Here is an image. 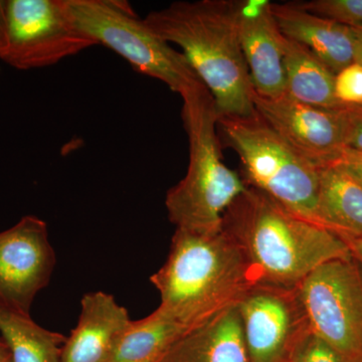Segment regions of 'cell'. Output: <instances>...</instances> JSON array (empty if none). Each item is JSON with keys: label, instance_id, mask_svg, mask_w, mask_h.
Instances as JSON below:
<instances>
[{"label": "cell", "instance_id": "8992f818", "mask_svg": "<svg viewBox=\"0 0 362 362\" xmlns=\"http://www.w3.org/2000/svg\"><path fill=\"white\" fill-rule=\"evenodd\" d=\"M66 4L90 39L122 57L138 73L161 81L180 97L204 85L185 54L138 18L127 2L66 0Z\"/></svg>", "mask_w": 362, "mask_h": 362}, {"label": "cell", "instance_id": "83f0119b", "mask_svg": "<svg viewBox=\"0 0 362 362\" xmlns=\"http://www.w3.org/2000/svg\"><path fill=\"white\" fill-rule=\"evenodd\" d=\"M0 362H13L11 351L4 339H0Z\"/></svg>", "mask_w": 362, "mask_h": 362}, {"label": "cell", "instance_id": "d6986e66", "mask_svg": "<svg viewBox=\"0 0 362 362\" xmlns=\"http://www.w3.org/2000/svg\"><path fill=\"white\" fill-rule=\"evenodd\" d=\"M0 333L13 362H61L65 335L45 329L28 314L0 304Z\"/></svg>", "mask_w": 362, "mask_h": 362}, {"label": "cell", "instance_id": "cb8c5ba5", "mask_svg": "<svg viewBox=\"0 0 362 362\" xmlns=\"http://www.w3.org/2000/svg\"><path fill=\"white\" fill-rule=\"evenodd\" d=\"M337 164L362 185V154L345 149Z\"/></svg>", "mask_w": 362, "mask_h": 362}, {"label": "cell", "instance_id": "52a82bcc", "mask_svg": "<svg viewBox=\"0 0 362 362\" xmlns=\"http://www.w3.org/2000/svg\"><path fill=\"white\" fill-rule=\"evenodd\" d=\"M312 333L345 362H362V267L356 259L327 262L297 287Z\"/></svg>", "mask_w": 362, "mask_h": 362}, {"label": "cell", "instance_id": "9a60e30c", "mask_svg": "<svg viewBox=\"0 0 362 362\" xmlns=\"http://www.w3.org/2000/svg\"><path fill=\"white\" fill-rule=\"evenodd\" d=\"M160 362H250L237 305L188 331Z\"/></svg>", "mask_w": 362, "mask_h": 362}, {"label": "cell", "instance_id": "ffe728a7", "mask_svg": "<svg viewBox=\"0 0 362 362\" xmlns=\"http://www.w3.org/2000/svg\"><path fill=\"white\" fill-rule=\"evenodd\" d=\"M309 13L349 28H362V0H312L297 2Z\"/></svg>", "mask_w": 362, "mask_h": 362}, {"label": "cell", "instance_id": "277c9868", "mask_svg": "<svg viewBox=\"0 0 362 362\" xmlns=\"http://www.w3.org/2000/svg\"><path fill=\"white\" fill-rule=\"evenodd\" d=\"M181 99L189 162L183 180L166 194L168 218L176 230L216 233L223 228L226 209L247 185L223 160L218 137V115L206 86L188 90Z\"/></svg>", "mask_w": 362, "mask_h": 362}, {"label": "cell", "instance_id": "5bb4252c", "mask_svg": "<svg viewBox=\"0 0 362 362\" xmlns=\"http://www.w3.org/2000/svg\"><path fill=\"white\" fill-rule=\"evenodd\" d=\"M281 33L304 45L334 75L356 63V42L349 26L305 11L297 2L272 4Z\"/></svg>", "mask_w": 362, "mask_h": 362}, {"label": "cell", "instance_id": "ba28073f", "mask_svg": "<svg viewBox=\"0 0 362 362\" xmlns=\"http://www.w3.org/2000/svg\"><path fill=\"white\" fill-rule=\"evenodd\" d=\"M7 21L0 59L16 70L54 66L97 45L75 23L66 0H7Z\"/></svg>", "mask_w": 362, "mask_h": 362}, {"label": "cell", "instance_id": "5b68a950", "mask_svg": "<svg viewBox=\"0 0 362 362\" xmlns=\"http://www.w3.org/2000/svg\"><path fill=\"white\" fill-rule=\"evenodd\" d=\"M218 129L237 152L247 187L319 225L320 169L298 153L257 112L250 117L218 118Z\"/></svg>", "mask_w": 362, "mask_h": 362}, {"label": "cell", "instance_id": "8fae6325", "mask_svg": "<svg viewBox=\"0 0 362 362\" xmlns=\"http://www.w3.org/2000/svg\"><path fill=\"white\" fill-rule=\"evenodd\" d=\"M252 99L257 113L316 168H327L339 161L346 149L340 110L315 108L287 95L269 99L254 90Z\"/></svg>", "mask_w": 362, "mask_h": 362}, {"label": "cell", "instance_id": "2e32d148", "mask_svg": "<svg viewBox=\"0 0 362 362\" xmlns=\"http://www.w3.org/2000/svg\"><path fill=\"white\" fill-rule=\"evenodd\" d=\"M318 221L341 238H362V185L337 164L320 169Z\"/></svg>", "mask_w": 362, "mask_h": 362}, {"label": "cell", "instance_id": "4316f807", "mask_svg": "<svg viewBox=\"0 0 362 362\" xmlns=\"http://www.w3.org/2000/svg\"><path fill=\"white\" fill-rule=\"evenodd\" d=\"M356 42V63L362 66V28H351Z\"/></svg>", "mask_w": 362, "mask_h": 362}, {"label": "cell", "instance_id": "603a6c76", "mask_svg": "<svg viewBox=\"0 0 362 362\" xmlns=\"http://www.w3.org/2000/svg\"><path fill=\"white\" fill-rule=\"evenodd\" d=\"M345 148L362 154V107L340 110Z\"/></svg>", "mask_w": 362, "mask_h": 362}, {"label": "cell", "instance_id": "7c38bea8", "mask_svg": "<svg viewBox=\"0 0 362 362\" xmlns=\"http://www.w3.org/2000/svg\"><path fill=\"white\" fill-rule=\"evenodd\" d=\"M238 35L252 90L276 99L286 95L284 35L268 0H238Z\"/></svg>", "mask_w": 362, "mask_h": 362}, {"label": "cell", "instance_id": "7402d4cb", "mask_svg": "<svg viewBox=\"0 0 362 362\" xmlns=\"http://www.w3.org/2000/svg\"><path fill=\"white\" fill-rule=\"evenodd\" d=\"M289 362L345 361L332 347L310 331L298 345Z\"/></svg>", "mask_w": 362, "mask_h": 362}, {"label": "cell", "instance_id": "3957f363", "mask_svg": "<svg viewBox=\"0 0 362 362\" xmlns=\"http://www.w3.org/2000/svg\"><path fill=\"white\" fill-rule=\"evenodd\" d=\"M150 281L160 295L158 308L189 329L239 303L258 283L242 247L223 228L176 230L168 259Z\"/></svg>", "mask_w": 362, "mask_h": 362}, {"label": "cell", "instance_id": "30bf717a", "mask_svg": "<svg viewBox=\"0 0 362 362\" xmlns=\"http://www.w3.org/2000/svg\"><path fill=\"white\" fill-rule=\"evenodd\" d=\"M56 252L45 221L25 216L0 232V304L30 315L37 293L49 285Z\"/></svg>", "mask_w": 362, "mask_h": 362}, {"label": "cell", "instance_id": "7a4b0ae2", "mask_svg": "<svg viewBox=\"0 0 362 362\" xmlns=\"http://www.w3.org/2000/svg\"><path fill=\"white\" fill-rule=\"evenodd\" d=\"M237 7L238 0L176 1L144 18L159 37L180 47L213 96L218 118L256 114Z\"/></svg>", "mask_w": 362, "mask_h": 362}, {"label": "cell", "instance_id": "44dd1931", "mask_svg": "<svg viewBox=\"0 0 362 362\" xmlns=\"http://www.w3.org/2000/svg\"><path fill=\"white\" fill-rule=\"evenodd\" d=\"M334 89L342 108L362 107V66L354 63L337 73Z\"/></svg>", "mask_w": 362, "mask_h": 362}, {"label": "cell", "instance_id": "ac0fdd59", "mask_svg": "<svg viewBox=\"0 0 362 362\" xmlns=\"http://www.w3.org/2000/svg\"><path fill=\"white\" fill-rule=\"evenodd\" d=\"M189 328L160 309L131 321L108 362H160Z\"/></svg>", "mask_w": 362, "mask_h": 362}, {"label": "cell", "instance_id": "d4e9b609", "mask_svg": "<svg viewBox=\"0 0 362 362\" xmlns=\"http://www.w3.org/2000/svg\"><path fill=\"white\" fill-rule=\"evenodd\" d=\"M8 40V21H7V0H0V59L4 56Z\"/></svg>", "mask_w": 362, "mask_h": 362}, {"label": "cell", "instance_id": "484cf974", "mask_svg": "<svg viewBox=\"0 0 362 362\" xmlns=\"http://www.w3.org/2000/svg\"><path fill=\"white\" fill-rule=\"evenodd\" d=\"M349 245L352 258L356 259L362 267V238L354 239V238H342Z\"/></svg>", "mask_w": 362, "mask_h": 362}, {"label": "cell", "instance_id": "4fadbf2b", "mask_svg": "<svg viewBox=\"0 0 362 362\" xmlns=\"http://www.w3.org/2000/svg\"><path fill=\"white\" fill-rule=\"evenodd\" d=\"M131 321L127 309L113 295L85 294L77 325L62 349L61 362H108Z\"/></svg>", "mask_w": 362, "mask_h": 362}, {"label": "cell", "instance_id": "9c48e42d", "mask_svg": "<svg viewBox=\"0 0 362 362\" xmlns=\"http://www.w3.org/2000/svg\"><path fill=\"white\" fill-rule=\"evenodd\" d=\"M237 306L250 362H289L311 331L297 287L256 283Z\"/></svg>", "mask_w": 362, "mask_h": 362}, {"label": "cell", "instance_id": "e0dca14e", "mask_svg": "<svg viewBox=\"0 0 362 362\" xmlns=\"http://www.w3.org/2000/svg\"><path fill=\"white\" fill-rule=\"evenodd\" d=\"M286 95L324 110H341L335 97V75L304 45L284 35Z\"/></svg>", "mask_w": 362, "mask_h": 362}, {"label": "cell", "instance_id": "6da1fadb", "mask_svg": "<svg viewBox=\"0 0 362 362\" xmlns=\"http://www.w3.org/2000/svg\"><path fill=\"white\" fill-rule=\"evenodd\" d=\"M223 230L242 247L264 284L296 288L323 264L352 257L337 233L250 187L226 209Z\"/></svg>", "mask_w": 362, "mask_h": 362}]
</instances>
